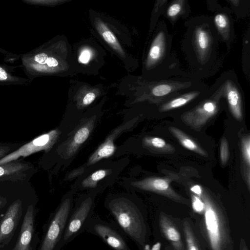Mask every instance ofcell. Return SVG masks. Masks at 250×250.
<instances>
[{
    "instance_id": "cell-32",
    "label": "cell",
    "mask_w": 250,
    "mask_h": 250,
    "mask_svg": "<svg viewBox=\"0 0 250 250\" xmlns=\"http://www.w3.org/2000/svg\"><path fill=\"white\" fill-rule=\"evenodd\" d=\"M96 97L95 94L93 92L87 93L83 100V104L84 105H89L91 104Z\"/></svg>"
},
{
    "instance_id": "cell-7",
    "label": "cell",
    "mask_w": 250,
    "mask_h": 250,
    "mask_svg": "<svg viewBox=\"0 0 250 250\" xmlns=\"http://www.w3.org/2000/svg\"><path fill=\"white\" fill-rule=\"evenodd\" d=\"M115 164L112 166L101 167L96 169H88L80 176L74 189L91 190L90 191L99 192V186H102V184L104 186V183H107V181L111 180V178H115L117 172H119V164L115 166Z\"/></svg>"
},
{
    "instance_id": "cell-38",
    "label": "cell",
    "mask_w": 250,
    "mask_h": 250,
    "mask_svg": "<svg viewBox=\"0 0 250 250\" xmlns=\"http://www.w3.org/2000/svg\"><path fill=\"white\" fill-rule=\"evenodd\" d=\"M0 219H1L0 218Z\"/></svg>"
},
{
    "instance_id": "cell-20",
    "label": "cell",
    "mask_w": 250,
    "mask_h": 250,
    "mask_svg": "<svg viewBox=\"0 0 250 250\" xmlns=\"http://www.w3.org/2000/svg\"><path fill=\"white\" fill-rule=\"evenodd\" d=\"M196 48L201 57L206 55L210 48L211 39L210 33L205 27H199L195 30Z\"/></svg>"
},
{
    "instance_id": "cell-8",
    "label": "cell",
    "mask_w": 250,
    "mask_h": 250,
    "mask_svg": "<svg viewBox=\"0 0 250 250\" xmlns=\"http://www.w3.org/2000/svg\"><path fill=\"white\" fill-rule=\"evenodd\" d=\"M95 122V119L92 118L80 122L67 139L60 147L61 155L63 159L71 158L76 153L80 146L89 137Z\"/></svg>"
},
{
    "instance_id": "cell-26",
    "label": "cell",
    "mask_w": 250,
    "mask_h": 250,
    "mask_svg": "<svg viewBox=\"0 0 250 250\" xmlns=\"http://www.w3.org/2000/svg\"><path fill=\"white\" fill-rule=\"evenodd\" d=\"M229 146L227 140L223 137L221 141L220 148V157L222 165H225L228 162L229 157Z\"/></svg>"
},
{
    "instance_id": "cell-29",
    "label": "cell",
    "mask_w": 250,
    "mask_h": 250,
    "mask_svg": "<svg viewBox=\"0 0 250 250\" xmlns=\"http://www.w3.org/2000/svg\"><path fill=\"white\" fill-rule=\"evenodd\" d=\"M182 6L181 3L175 2L171 4L167 9V15L170 18H174L181 12Z\"/></svg>"
},
{
    "instance_id": "cell-31",
    "label": "cell",
    "mask_w": 250,
    "mask_h": 250,
    "mask_svg": "<svg viewBox=\"0 0 250 250\" xmlns=\"http://www.w3.org/2000/svg\"><path fill=\"white\" fill-rule=\"evenodd\" d=\"M186 240L188 245V250H198V248L195 245L193 240L189 234V233L186 230Z\"/></svg>"
},
{
    "instance_id": "cell-18",
    "label": "cell",
    "mask_w": 250,
    "mask_h": 250,
    "mask_svg": "<svg viewBox=\"0 0 250 250\" xmlns=\"http://www.w3.org/2000/svg\"><path fill=\"white\" fill-rule=\"evenodd\" d=\"M166 37L164 32L160 31L154 39L148 53V61L154 64L160 61L164 55Z\"/></svg>"
},
{
    "instance_id": "cell-36",
    "label": "cell",
    "mask_w": 250,
    "mask_h": 250,
    "mask_svg": "<svg viewBox=\"0 0 250 250\" xmlns=\"http://www.w3.org/2000/svg\"><path fill=\"white\" fill-rule=\"evenodd\" d=\"M0 54L4 55L5 56H10L13 55V54L12 53L9 52L8 51L4 50L1 47H0Z\"/></svg>"
},
{
    "instance_id": "cell-27",
    "label": "cell",
    "mask_w": 250,
    "mask_h": 250,
    "mask_svg": "<svg viewBox=\"0 0 250 250\" xmlns=\"http://www.w3.org/2000/svg\"><path fill=\"white\" fill-rule=\"evenodd\" d=\"M242 149L244 160L249 166L250 164V139L249 136L243 139Z\"/></svg>"
},
{
    "instance_id": "cell-21",
    "label": "cell",
    "mask_w": 250,
    "mask_h": 250,
    "mask_svg": "<svg viewBox=\"0 0 250 250\" xmlns=\"http://www.w3.org/2000/svg\"><path fill=\"white\" fill-rule=\"evenodd\" d=\"M184 85L176 83H164L158 84L152 89V94L157 97H162L171 94L173 92L184 90Z\"/></svg>"
},
{
    "instance_id": "cell-33",
    "label": "cell",
    "mask_w": 250,
    "mask_h": 250,
    "mask_svg": "<svg viewBox=\"0 0 250 250\" xmlns=\"http://www.w3.org/2000/svg\"><path fill=\"white\" fill-rule=\"evenodd\" d=\"M90 57V53L88 50H83L79 58L80 61L83 63L87 62Z\"/></svg>"
},
{
    "instance_id": "cell-22",
    "label": "cell",
    "mask_w": 250,
    "mask_h": 250,
    "mask_svg": "<svg viewBox=\"0 0 250 250\" xmlns=\"http://www.w3.org/2000/svg\"><path fill=\"white\" fill-rule=\"evenodd\" d=\"M143 144L147 147L162 152L173 150V147L162 138L156 137H146L143 139Z\"/></svg>"
},
{
    "instance_id": "cell-25",
    "label": "cell",
    "mask_w": 250,
    "mask_h": 250,
    "mask_svg": "<svg viewBox=\"0 0 250 250\" xmlns=\"http://www.w3.org/2000/svg\"><path fill=\"white\" fill-rule=\"evenodd\" d=\"M21 146L19 144H0V160L9 153L14 151Z\"/></svg>"
},
{
    "instance_id": "cell-11",
    "label": "cell",
    "mask_w": 250,
    "mask_h": 250,
    "mask_svg": "<svg viewBox=\"0 0 250 250\" xmlns=\"http://www.w3.org/2000/svg\"><path fill=\"white\" fill-rule=\"evenodd\" d=\"M218 109L217 102L215 98H211L202 103L195 109L185 113L183 119L190 126L199 127L214 116Z\"/></svg>"
},
{
    "instance_id": "cell-24",
    "label": "cell",
    "mask_w": 250,
    "mask_h": 250,
    "mask_svg": "<svg viewBox=\"0 0 250 250\" xmlns=\"http://www.w3.org/2000/svg\"><path fill=\"white\" fill-rule=\"evenodd\" d=\"M162 228L167 238L173 244L179 245L181 242V236L176 228L171 225L164 223H163Z\"/></svg>"
},
{
    "instance_id": "cell-1",
    "label": "cell",
    "mask_w": 250,
    "mask_h": 250,
    "mask_svg": "<svg viewBox=\"0 0 250 250\" xmlns=\"http://www.w3.org/2000/svg\"><path fill=\"white\" fill-rule=\"evenodd\" d=\"M104 206L125 234L140 248L145 246V250L146 218L134 197L126 193L110 195L107 196Z\"/></svg>"
},
{
    "instance_id": "cell-4",
    "label": "cell",
    "mask_w": 250,
    "mask_h": 250,
    "mask_svg": "<svg viewBox=\"0 0 250 250\" xmlns=\"http://www.w3.org/2000/svg\"><path fill=\"white\" fill-rule=\"evenodd\" d=\"M85 230L99 237L114 250H131L126 236L115 222L105 221L98 216H93Z\"/></svg>"
},
{
    "instance_id": "cell-28",
    "label": "cell",
    "mask_w": 250,
    "mask_h": 250,
    "mask_svg": "<svg viewBox=\"0 0 250 250\" xmlns=\"http://www.w3.org/2000/svg\"><path fill=\"white\" fill-rule=\"evenodd\" d=\"M102 36L106 42L115 46L117 49L120 50V46L115 37L109 30H104L102 32Z\"/></svg>"
},
{
    "instance_id": "cell-6",
    "label": "cell",
    "mask_w": 250,
    "mask_h": 250,
    "mask_svg": "<svg viewBox=\"0 0 250 250\" xmlns=\"http://www.w3.org/2000/svg\"><path fill=\"white\" fill-rule=\"evenodd\" d=\"M60 135L58 129H54L43 133L30 142L21 146L14 151L0 160V165L25 157L34 153L49 151L57 142Z\"/></svg>"
},
{
    "instance_id": "cell-17",
    "label": "cell",
    "mask_w": 250,
    "mask_h": 250,
    "mask_svg": "<svg viewBox=\"0 0 250 250\" xmlns=\"http://www.w3.org/2000/svg\"><path fill=\"white\" fill-rule=\"evenodd\" d=\"M202 92H204L203 89L189 90L163 104L160 111L165 112L181 107L198 98Z\"/></svg>"
},
{
    "instance_id": "cell-15",
    "label": "cell",
    "mask_w": 250,
    "mask_h": 250,
    "mask_svg": "<svg viewBox=\"0 0 250 250\" xmlns=\"http://www.w3.org/2000/svg\"><path fill=\"white\" fill-rule=\"evenodd\" d=\"M131 185L136 188L153 191L167 196H172L174 192L169 186L167 179L158 177H149L131 183Z\"/></svg>"
},
{
    "instance_id": "cell-14",
    "label": "cell",
    "mask_w": 250,
    "mask_h": 250,
    "mask_svg": "<svg viewBox=\"0 0 250 250\" xmlns=\"http://www.w3.org/2000/svg\"><path fill=\"white\" fill-rule=\"evenodd\" d=\"M34 230V208L30 205L25 213L17 243L12 250H32L31 243Z\"/></svg>"
},
{
    "instance_id": "cell-23",
    "label": "cell",
    "mask_w": 250,
    "mask_h": 250,
    "mask_svg": "<svg viewBox=\"0 0 250 250\" xmlns=\"http://www.w3.org/2000/svg\"><path fill=\"white\" fill-rule=\"evenodd\" d=\"M214 22L219 33L226 38L230 32V20L226 14L220 12L215 15Z\"/></svg>"
},
{
    "instance_id": "cell-34",
    "label": "cell",
    "mask_w": 250,
    "mask_h": 250,
    "mask_svg": "<svg viewBox=\"0 0 250 250\" xmlns=\"http://www.w3.org/2000/svg\"><path fill=\"white\" fill-rule=\"evenodd\" d=\"M190 190L199 197L202 196L203 190L199 185H196L193 186L190 188Z\"/></svg>"
},
{
    "instance_id": "cell-37",
    "label": "cell",
    "mask_w": 250,
    "mask_h": 250,
    "mask_svg": "<svg viewBox=\"0 0 250 250\" xmlns=\"http://www.w3.org/2000/svg\"><path fill=\"white\" fill-rule=\"evenodd\" d=\"M161 244L160 242H157L155 244H154L152 249L151 250H160L161 249Z\"/></svg>"
},
{
    "instance_id": "cell-2",
    "label": "cell",
    "mask_w": 250,
    "mask_h": 250,
    "mask_svg": "<svg viewBox=\"0 0 250 250\" xmlns=\"http://www.w3.org/2000/svg\"><path fill=\"white\" fill-rule=\"evenodd\" d=\"M98 192L92 191L80 196L73 206L61 242V248L86 230L93 217L95 199Z\"/></svg>"
},
{
    "instance_id": "cell-16",
    "label": "cell",
    "mask_w": 250,
    "mask_h": 250,
    "mask_svg": "<svg viewBox=\"0 0 250 250\" xmlns=\"http://www.w3.org/2000/svg\"><path fill=\"white\" fill-rule=\"evenodd\" d=\"M16 67L0 62V85H27L31 83L28 79L13 74Z\"/></svg>"
},
{
    "instance_id": "cell-19",
    "label": "cell",
    "mask_w": 250,
    "mask_h": 250,
    "mask_svg": "<svg viewBox=\"0 0 250 250\" xmlns=\"http://www.w3.org/2000/svg\"><path fill=\"white\" fill-rule=\"evenodd\" d=\"M169 130L184 147L202 156H207L206 152L182 130L173 126L169 127Z\"/></svg>"
},
{
    "instance_id": "cell-30",
    "label": "cell",
    "mask_w": 250,
    "mask_h": 250,
    "mask_svg": "<svg viewBox=\"0 0 250 250\" xmlns=\"http://www.w3.org/2000/svg\"><path fill=\"white\" fill-rule=\"evenodd\" d=\"M192 206L193 209L197 212H201L205 209L204 202L196 195H192Z\"/></svg>"
},
{
    "instance_id": "cell-13",
    "label": "cell",
    "mask_w": 250,
    "mask_h": 250,
    "mask_svg": "<svg viewBox=\"0 0 250 250\" xmlns=\"http://www.w3.org/2000/svg\"><path fill=\"white\" fill-rule=\"evenodd\" d=\"M221 87L231 113L237 120H241L242 118V91L238 84L234 79H226L224 80Z\"/></svg>"
},
{
    "instance_id": "cell-10",
    "label": "cell",
    "mask_w": 250,
    "mask_h": 250,
    "mask_svg": "<svg viewBox=\"0 0 250 250\" xmlns=\"http://www.w3.org/2000/svg\"><path fill=\"white\" fill-rule=\"evenodd\" d=\"M35 172L34 166L22 159L0 165V181H26Z\"/></svg>"
},
{
    "instance_id": "cell-9",
    "label": "cell",
    "mask_w": 250,
    "mask_h": 250,
    "mask_svg": "<svg viewBox=\"0 0 250 250\" xmlns=\"http://www.w3.org/2000/svg\"><path fill=\"white\" fill-rule=\"evenodd\" d=\"M22 214V202L17 199L8 207L0 221V249L10 241Z\"/></svg>"
},
{
    "instance_id": "cell-12",
    "label": "cell",
    "mask_w": 250,
    "mask_h": 250,
    "mask_svg": "<svg viewBox=\"0 0 250 250\" xmlns=\"http://www.w3.org/2000/svg\"><path fill=\"white\" fill-rule=\"evenodd\" d=\"M202 198L205 205L206 225L211 246L213 250H220L221 234L218 216L208 199L203 196Z\"/></svg>"
},
{
    "instance_id": "cell-3",
    "label": "cell",
    "mask_w": 250,
    "mask_h": 250,
    "mask_svg": "<svg viewBox=\"0 0 250 250\" xmlns=\"http://www.w3.org/2000/svg\"><path fill=\"white\" fill-rule=\"evenodd\" d=\"M73 191L66 193L53 213L39 250H61L64 231L73 207Z\"/></svg>"
},
{
    "instance_id": "cell-35",
    "label": "cell",
    "mask_w": 250,
    "mask_h": 250,
    "mask_svg": "<svg viewBox=\"0 0 250 250\" xmlns=\"http://www.w3.org/2000/svg\"><path fill=\"white\" fill-rule=\"evenodd\" d=\"M7 203V200L5 198L0 196V209L4 207Z\"/></svg>"
},
{
    "instance_id": "cell-5",
    "label": "cell",
    "mask_w": 250,
    "mask_h": 250,
    "mask_svg": "<svg viewBox=\"0 0 250 250\" xmlns=\"http://www.w3.org/2000/svg\"><path fill=\"white\" fill-rule=\"evenodd\" d=\"M134 123V121H128L115 128L90 155L87 161L82 166L70 172L66 177V179H72L76 177L80 176L99 162L112 156L116 150V139L124 130H126L130 127Z\"/></svg>"
}]
</instances>
